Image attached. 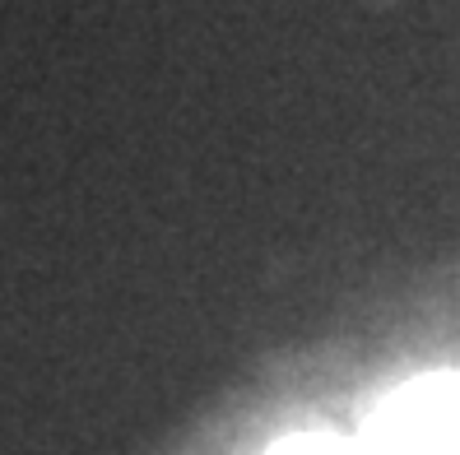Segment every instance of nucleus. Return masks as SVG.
I'll return each mask as SVG.
<instances>
[{
    "label": "nucleus",
    "instance_id": "1",
    "mask_svg": "<svg viewBox=\"0 0 460 455\" xmlns=\"http://www.w3.org/2000/svg\"><path fill=\"white\" fill-rule=\"evenodd\" d=\"M256 455H363V451H358L354 427H340L316 414H297V423L275 427L270 437H261Z\"/></svg>",
    "mask_w": 460,
    "mask_h": 455
}]
</instances>
